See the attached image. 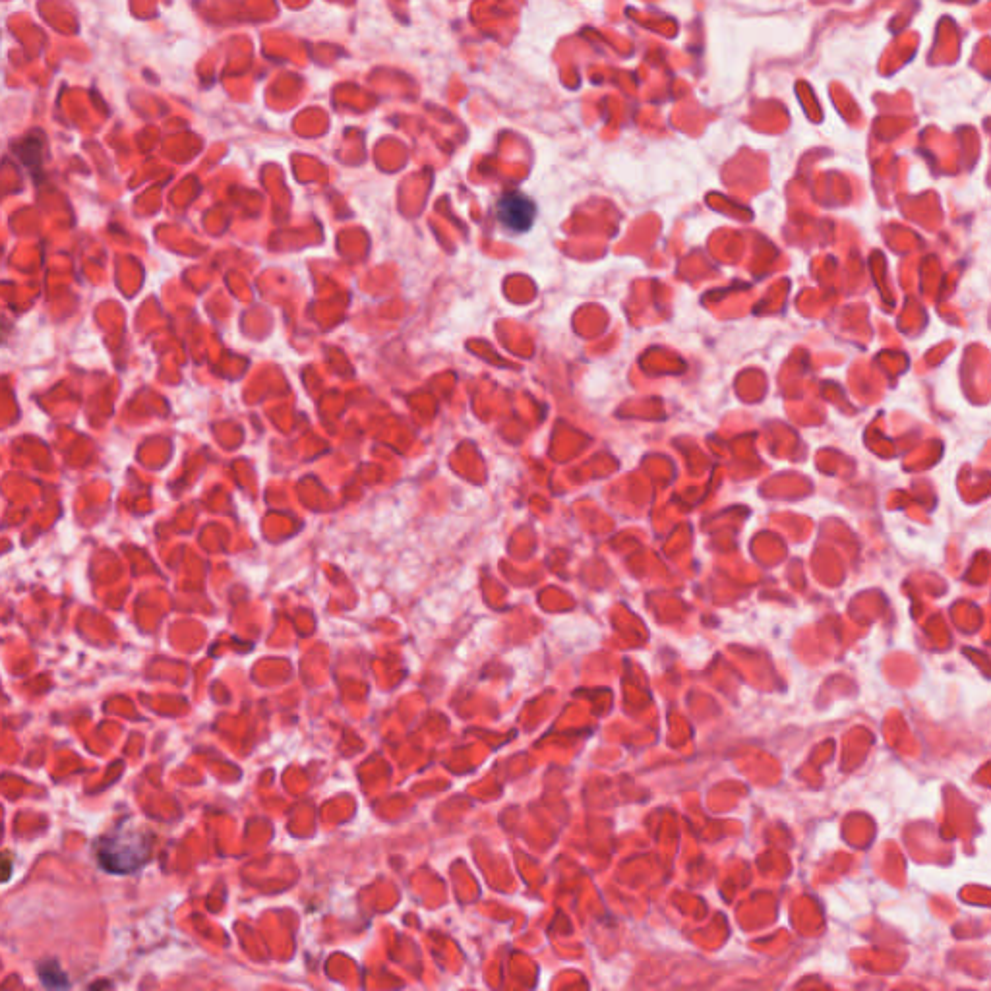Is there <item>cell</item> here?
<instances>
[{
  "mask_svg": "<svg viewBox=\"0 0 991 991\" xmlns=\"http://www.w3.org/2000/svg\"><path fill=\"white\" fill-rule=\"evenodd\" d=\"M151 842L140 833L124 831L103 837L95 844L97 864L109 873H132L142 868L150 858Z\"/></svg>",
  "mask_w": 991,
  "mask_h": 991,
  "instance_id": "obj_1",
  "label": "cell"
},
{
  "mask_svg": "<svg viewBox=\"0 0 991 991\" xmlns=\"http://www.w3.org/2000/svg\"><path fill=\"white\" fill-rule=\"evenodd\" d=\"M498 217L511 231H527L535 219V206L521 194H506L498 204Z\"/></svg>",
  "mask_w": 991,
  "mask_h": 991,
  "instance_id": "obj_2",
  "label": "cell"
},
{
  "mask_svg": "<svg viewBox=\"0 0 991 991\" xmlns=\"http://www.w3.org/2000/svg\"><path fill=\"white\" fill-rule=\"evenodd\" d=\"M39 980L49 990H62V988L70 986L61 966L53 961H45L39 966Z\"/></svg>",
  "mask_w": 991,
  "mask_h": 991,
  "instance_id": "obj_3",
  "label": "cell"
}]
</instances>
